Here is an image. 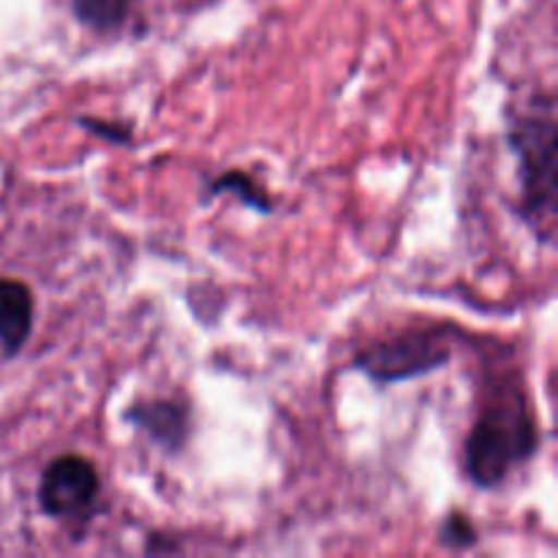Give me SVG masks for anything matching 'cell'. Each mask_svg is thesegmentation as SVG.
Here are the masks:
<instances>
[{
    "label": "cell",
    "instance_id": "1",
    "mask_svg": "<svg viewBox=\"0 0 558 558\" xmlns=\"http://www.w3.org/2000/svg\"><path fill=\"white\" fill-rule=\"evenodd\" d=\"M539 434L523 396L510 392L490 403L466 439V472L480 488H496L537 452Z\"/></svg>",
    "mask_w": 558,
    "mask_h": 558
},
{
    "label": "cell",
    "instance_id": "2",
    "mask_svg": "<svg viewBox=\"0 0 558 558\" xmlns=\"http://www.w3.org/2000/svg\"><path fill=\"white\" fill-rule=\"evenodd\" d=\"M545 114H526L512 123V150L521 158L523 202L521 213L539 240L550 243L556 232L558 210V174H556V118L554 104Z\"/></svg>",
    "mask_w": 558,
    "mask_h": 558
},
{
    "label": "cell",
    "instance_id": "3",
    "mask_svg": "<svg viewBox=\"0 0 558 558\" xmlns=\"http://www.w3.org/2000/svg\"><path fill=\"white\" fill-rule=\"evenodd\" d=\"M450 360V347L434 330L407 332L390 341L374 343L357 357V368L374 381L392 385L401 379L430 374Z\"/></svg>",
    "mask_w": 558,
    "mask_h": 558
},
{
    "label": "cell",
    "instance_id": "4",
    "mask_svg": "<svg viewBox=\"0 0 558 558\" xmlns=\"http://www.w3.org/2000/svg\"><path fill=\"white\" fill-rule=\"evenodd\" d=\"M98 496V472L87 458H54L41 474L38 501L52 518H82Z\"/></svg>",
    "mask_w": 558,
    "mask_h": 558
},
{
    "label": "cell",
    "instance_id": "5",
    "mask_svg": "<svg viewBox=\"0 0 558 558\" xmlns=\"http://www.w3.org/2000/svg\"><path fill=\"white\" fill-rule=\"evenodd\" d=\"M129 423H134L142 434L150 436L156 445L167 450H180L189 439V412L180 403L172 401H145L136 403L129 414Z\"/></svg>",
    "mask_w": 558,
    "mask_h": 558
},
{
    "label": "cell",
    "instance_id": "6",
    "mask_svg": "<svg viewBox=\"0 0 558 558\" xmlns=\"http://www.w3.org/2000/svg\"><path fill=\"white\" fill-rule=\"evenodd\" d=\"M33 330V292L22 281L0 278V347L16 354Z\"/></svg>",
    "mask_w": 558,
    "mask_h": 558
},
{
    "label": "cell",
    "instance_id": "7",
    "mask_svg": "<svg viewBox=\"0 0 558 558\" xmlns=\"http://www.w3.org/2000/svg\"><path fill=\"white\" fill-rule=\"evenodd\" d=\"M74 16L90 31H118L129 16V0H74Z\"/></svg>",
    "mask_w": 558,
    "mask_h": 558
},
{
    "label": "cell",
    "instance_id": "8",
    "mask_svg": "<svg viewBox=\"0 0 558 558\" xmlns=\"http://www.w3.org/2000/svg\"><path fill=\"white\" fill-rule=\"evenodd\" d=\"M218 194H238L245 205H251L259 213H270L272 207L270 196H267L265 191H262V185H256L254 178L245 172L221 174V178L210 185V196H218Z\"/></svg>",
    "mask_w": 558,
    "mask_h": 558
},
{
    "label": "cell",
    "instance_id": "9",
    "mask_svg": "<svg viewBox=\"0 0 558 558\" xmlns=\"http://www.w3.org/2000/svg\"><path fill=\"white\" fill-rule=\"evenodd\" d=\"M439 537L441 543L450 545V548H472V545L477 543V529H474L472 521L463 518L461 512H450V515L445 518V523H441Z\"/></svg>",
    "mask_w": 558,
    "mask_h": 558
},
{
    "label": "cell",
    "instance_id": "10",
    "mask_svg": "<svg viewBox=\"0 0 558 558\" xmlns=\"http://www.w3.org/2000/svg\"><path fill=\"white\" fill-rule=\"evenodd\" d=\"M80 125L82 129H87L90 134L96 136H104V140L114 142V145H123V142L131 140V131L125 129L123 123H114L109 125L107 120H93V118H80Z\"/></svg>",
    "mask_w": 558,
    "mask_h": 558
}]
</instances>
